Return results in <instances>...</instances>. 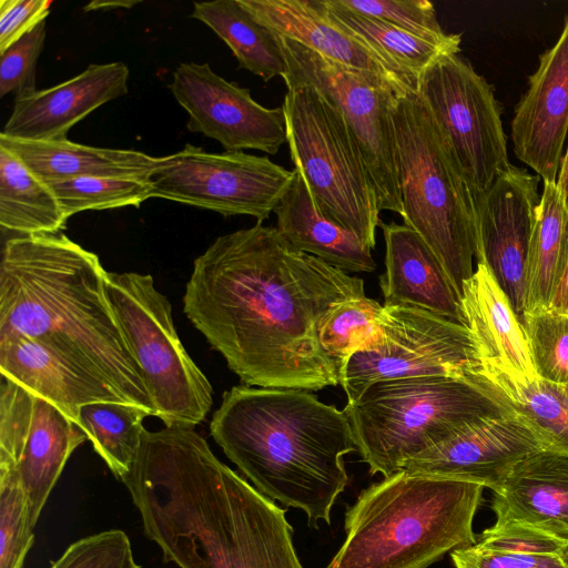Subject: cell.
Wrapping results in <instances>:
<instances>
[{
  "label": "cell",
  "mask_w": 568,
  "mask_h": 568,
  "mask_svg": "<svg viewBox=\"0 0 568 568\" xmlns=\"http://www.w3.org/2000/svg\"><path fill=\"white\" fill-rule=\"evenodd\" d=\"M450 556L456 568H567L558 545L517 535L483 532Z\"/></svg>",
  "instance_id": "34"
},
{
  "label": "cell",
  "mask_w": 568,
  "mask_h": 568,
  "mask_svg": "<svg viewBox=\"0 0 568 568\" xmlns=\"http://www.w3.org/2000/svg\"><path fill=\"white\" fill-rule=\"evenodd\" d=\"M481 485L397 471L345 513V540L325 568H429L476 542Z\"/></svg>",
  "instance_id": "5"
},
{
  "label": "cell",
  "mask_w": 568,
  "mask_h": 568,
  "mask_svg": "<svg viewBox=\"0 0 568 568\" xmlns=\"http://www.w3.org/2000/svg\"><path fill=\"white\" fill-rule=\"evenodd\" d=\"M0 372L54 405L75 424L84 405L126 403L104 382L81 372L44 345L13 333H0Z\"/></svg>",
  "instance_id": "23"
},
{
  "label": "cell",
  "mask_w": 568,
  "mask_h": 568,
  "mask_svg": "<svg viewBox=\"0 0 568 568\" xmlns=\"http://www.w3.org/2000/svg\"><path fill=\"white\" fill-rule=\"evenodd\" d=\"M343 410L371 475L388 477L468 424L508 409L468 377L417 376L376 382Z\"/></svg>",
  "instance_id": "7"
},
{
  "label": "cell",
  "mask_w": 568,
  "mask_h": 568,
  "mask_svg": "<svg viewBox=\"0 0 568 568\" xmlns=\"http://www.w3.org/2000/svg\"><path fill=\"white\" fill-rule=\"evenodd\" d=\"M67 219L88 210L139 207L152 197L149 178L81 176L47 182Z\"/></svg>",
  "instance_id": "35"
},
{
  "label": "cell",
  "mask_w": 568,
  "mask_h": 568,
  "mask_svg": "<svg viewBox=\"0 0 568 568\" xmlns=\"http://www.w3.org/2000/svg\"><path fill=\"white\" fill-rule=\"evenodd\" d=\"M191 17L203 22L225 42L239 68L265 82L287 74L288 67L278 37L257 21L239 0L195 2Z\"/></svg>",
  "instance_id": "28"
},
{
  "label": "cell",
  "mask_w": 568,
  "mask_h": 568,
  "mask_svg": "<svg viewBox=\"0 0 568 568\" xmlns=\"http://www.w3.org/2000/svg\"><path fill=\"white\" fill-rule=\"evenodd\" d=\"M47 34L45 20L0 52V97L36 91V68Z\"/></svg>",
  "instance_id": "40"
},
{
  "label": "cell",
  "mask_w": 568,
  "mask_h": 568,
  "mask_svg": "<svg viewBox=\"0 0 568 568\" xmlns=\"http://www.w3.org/2000/svg\"><path fill=\"white\" fill-rule=\"evenodd\" d=\"M364 281L292 247L256 223L221 235L193 262L183 312L247 386L320 390L339 384L318 328Z\"/></svg>",
  "instance_id": "1"
},
{
  "label": "cell",
  "mask_w": 568,
  "mask_h": 568,
  "mask_svg": "<svg viewBox=\"0 0 568 568\" xmlns=\"http://www.w3.org/2000/svg\"><path fill=\"white\" fill-rule=\"evenodd\" d=\"M567 266L568 212L556 183H544L527 258L524 315L549 308Z\"/></svg>",
  "instance_id": "29"
},
{
  "label": "cell",
  "mask_w": 568,
  "mask_h": 568,
  "mask_svg": "<svg viewBox=\"0 0 568 568\" xmlns=\"http://www.w3.org/2000/svg\"><path fill=\"white\" fill-rule=\"evenodd\" d=\"M295 171L267 156L243 151L207 152L186 144L162 158L149 175L152 197L214 211L248 215L262 223L274 212Z\"/></svg>",
  "instance_id": "12"
},
{
  "label": "cell",
  "mask_w": 568,
  "mask_h": 568,
  "mask_svg": "<svg viewBox=\"0 0 568 568\" xmlns=\"http://www.w3.org/2000/svg\"><path fill=\"white\" fill-rule=\"evenodd\" d=\"M561 388H562V390H564V393H565L566 397L568 398V384H567V385L561 386Z\"/></svg>",
  "instance_id": "46"
},
{
  "label": "cell",
  "mask_w": 568,
  "mask_h": 568,
  "mask_svg": "<svg viewBox=\"0 0 568 568\" xmlns=\"http://www.w3.org/2000/svg\"><path fill=\"white\" fill-rule=\"evenodd\" d=\"M556 186L561 202L568 212V146L565 155L561 158Z\"/></svg>",
  "instance_id": "43"
},
{
  "label": "cell",
  "mask_w": 568,
  "mask_h": 568,
  "mask_svg": "<svg viewBox=\"0 0 568 568\" xmlns=\"http://www.w3.org/2000/svg\"><path fill=\"white\" fill-rule=\"evenodd\" d=\"M337 6L378 19L429 42L460 52V34L446 33L427 0H333Z\"/></svg>",
  "instance_id": "36"
},
{
  "label": "cell",
  "mask_w": 568,
  "mask_h": 568,
  "mask_svg": "<svg viewBox=\"0 0 568 568\" xmlns=\"http://www.w3.org/2000/svg\"><path fill=\"white\" fill-rule=\"evenodd\" d=\"M169 89L189 115L187 130L216 140L225 151L274 155L286 143L283 106L258 104L250 89L226 81L206 62L179 64Z\"/></svg>",
  "instance_id": "15"
},
{
  "label": "cell",
  "mask_w": 568,
  "mask_h": 568,
  "mask_svg": "<svg viewBox=\"0 0 568 568\" xmlns=\"http://www.w3.org/2000/svg\"><path fill=\"white\" fill-rule=\"evenodd\" d=\"M105 291L155 417L165 426L194 428L211 409L213 389L179 338L169 300L151 275L135 272H108Z\"/></svg>",
  "instance_id": "9"
},
{
  "label": "cell",
  "mask_w": 568,
  "mask_h": 568,
  "mask_svg": "<svg viewBox=\"0 0 568 568\" xmlns=\"http://www.w3.org/2000/svg\"><path fill=\"white\" fill-rule=\"evenodd\" d=\"M329 14L358 40L366 43L390 67L417 85L420 74L438 58L458 53L378 19L356 13L323 0Z\"/></svg>",
  "instance_id": "32"
},
{
  "label": "cell",
  "mask_w": 568,
  "mask_h": 568,
  "mask_svg": "<svg viewBox=\"0 0 568 568\" xmlns=\"http://www.w3.org/2000/svg\"><path fill=\"white\" fill-rule=\"evenodd\" d=\"M404 224L442 262L459 297L477 247L474 199L458 162L416 90L392 108Z\"/></svg>",
  "instance_id": "6"
},
{
  "label": "cell",
  "mask_w": 568,
  "mask_h": 568,
  "mask_svg": "<svg viewBox=\"0 0 568 568\" xmlns=\"http://www.w3.org/2000/svg\"><path fill=\"white\" fill-rule=\"evenodd\" d=\"M536 375L551 384H568V313L551 308L524 315Z\"/></svg>",
  "instance_id": "37"
},
{
  "label": "cell",
  "mask_w": 568,
  "mask_h": 568,
  "mask_svg": "<svg viewBox=\"0 0 568 568\" xmlns=\"http://www.w3.org/2000/svg\"><path fill=\"white\" fill-rule=\"evenodd\" d=\"M51 6L50 0H1L0 52L44 21Z\"/></svg>",
  "instance_id": "41"
},
{
  "label": "cell",
  "mask_w": 568,
  "mask_h": 568,
  "mask_svg": "<svg viewBox=\"0 0 568 568\" xmlns=\"http://www.w3.org/2000/svg\"><path fill=\"white\" fill-rule=\"evenodd\" d=\"M145 536L180 568H303L286 509L182 426L144 429L121 478Z\"/></svg>",
  "instance_id": "2"
},
{
  "label": "cell",
  "mask_w": 568,
  "mask_h": 568,
  "mask_svg": "<svg viewBox=\"0 0 568 568\" xmlns=\"http://www.w3.org/2000/svg\"><path fill=\"white\" fill-rule=\"evenodd\" d=\"M560 557L568 568V545L561 547Z\"/></svg>",
  "instance_id": "45"
},
{
  "label": "cell",
  "mask_w": 568,
  "mask_h": 568,
  "mask_svg": "<svg viewBox=\"0 0 568 568\" xmlns=\"http://www.w3.org/2000/svg\"><path fill=\"white\" fill-rule=\"evenodd\" d=\"M460 302L481 362L511 375L537 376L524 325L485 263H476L473 275L464 283Z\"/></svg>",
  "instance_id": "24"
},
{
  "label": "cell",
  "mask_w": 568,
  "mask_h": 568,
  "mask_svg": "<svg viewBox=\"0 0 568 568\" xmlns=\"http://www.w3.org/2000/svg\"><path fill=\"white\" fill-rule=\"evenodd\" d=\"M129 75L124 62L93 63L62 83L16 97L1 134L28 141L67 139L92 111L128 93Z\"/></svg>",
  "instance_id": "19"
},
{
  "label": "cell",
  "mask_w": 568,
  "mask_h": 568,
  "mask_svg": "<svg viewBox=\"0 0 568 568\" xmlns=\"http://www.w3.org/2000/svg\"><path fill=\"white\" fill-rule=\"evenodd\" d=\"M87 439L54 405L1 376L0 467L18 473L33 527L68 459Z\"/></svg>",
  "instance_id": "14"
},
{
  "label": "cell",
  "mask_w": 568,
  "mask_h": 568,
  "mask_svg": "<svg viewBox=\"0 0 568 568\" xmlns=\"http://www.w3.org/2000/svg\"><path fill=\"white\" fill-rule=\"evenodd\" d=\"M276 36L296 41L344 65L376 73L403 91L416 84L342 27L323 0H239Z\"/></svg>",
  "instance_id": "21"
},
{
  "label": "cell",
  "mask_w": 568,
  "mask_h": 568,
  "mask_svg": "<svg viewBox=\"0 0 568 568\" xmlns=\"http://www.w3.org/2000/svg\"><path fill=\"white\" fill-rule=\"evenodd\" d=\"M153 413L122 402H97L80 408L78 426L113 475L121 478L131 469L144 432L143 419Z\"/></svg>",
  "instance_id": "31"
},
{
  "label": "cell",
  "mask_w": 568,
  "mask_h": 568,
  "mask_svg": "<svg viewBox=\"0 0 568 568\" xmlns=\"http://www.w3.org/2000/svg\"><path fill=\"white\" fill-rule=\"evenodd\" d=\"M67 217L50 186L0 146V224L19 235L55 234Z\"/></svg>",
  "instance_id": "30"
},
{
  "label": "cell",
  "mask_w": 568,
  "mask_h": 568,
  "mask_svg": "<svg viewBox=\"0 0 568 568\" xmlns=\"http://www.w3.org/2000/svg\"><path fill=\"white\" fill-rule=\"evenodd\" d=\"M379 321L382 345L354 354L341 374L347 403L376 382L417 376L467 377L481 363L465 325L408 306L383 305Z\"/></svg>",
  "instance_id": "13"
},
{
  "label": "cell",
  "mask_w": 568,
  "mask_h": 568,
  "mask_svg": "<svg viewBox=\"0 0 568 568\" xmlns=\"http://www.w3.org/2000/svg\"><path fill=\"white\" fill-rule=\"evenodd\" d=\"M541 449L546 444L539 434L508 409L468 424L409 460L403 470L475 483L494 491L518 462Z\"/></svg>",
  "instance_id": "17"
},
{
  "label": "cell",
  "mask_w": 568,
  "mask_h": 568,
  "mask_svg": "<svg viewBox=\"0 0 568 568\" xmlns=\"http://www.w3.org/2000/svg\"><path fill=\"white\" fill-rule=\"evenodd\" d=\"M549 308L568 313V266L552 296Z\"/></svg>",
  "instance_id": "42"
},
{
  "label": "cell",
  "mask_w": 568,
  "mask_h": 568,
  "mask_svg": "<svg viewBox=\"0 0 568 568\" xmlns=\"http://www.w3.org/2000/svg\"><path fill=\"white\" fill-rule=\"evenodd\" d=\"M278 40L288 67L286 75L313 85L344 118L372 176L379 211L402 215L392 108L397 97L407 91L376 73L329 60L291 39Z\"/></svg>",
  "instance_id": "10"
},
{
  "label": "cell",
  "mask_w": 568,
  "mask_h": 568,
  "mask_svg": "<svg viewBox=\"0 0 568 568\" xmlns=\"http://www.w3.org/2000/svg\"><path fill=\"white\" fill-rule=\"evenodd\" d=\"M382 310L383 305L364 295L336 304L322 320L320 344L335 363L339 377L354 354L382 345Z\"/></svg>",
  "instance_id": "33"
},
{
  "label": "cell",
  "mask_w": 568,
  "mask_h": 568,
  "mask_svg": "<svg viewBox=\"0 0 568 568\" xmlns=\"http://www.w3.org/2000/svg\"><path fill=\"white\" fill-rule=\"evenodd\" d=\"M106 273L98 255L63 233L9 239L0 264V333L44 345L155 416L108 301Z\"/></svg>",
  "instance_id": "3"
},
{
  "label": "cell",
  "mask_w": 568,
  "mask_h": 568,
  "mask_svg": "<svg viewBox=\"0 0 568 568\" xmlns=\"http://www.w3.org/2000/svg\"><path fill=\"white\" fill-rule=\"evenodd\" d=\"M469 378L532 427L546 449L568 456V398L561 386L538 376L511 375L488 362H481Z\"/></svg>",
  "instance_id": "27"
},
{
  "label": "cell",
  "mask_w": 568,
  "mask_h": 568,
  "mask_svg": "<svg viewBox=\"0 0 568 568\" xmlns=\"http://www.w3.org/2000/svg\"><path fill=\"white\" fill-rule=\"evenodd\" d=\"M286 143L321 211L373 250L379 207L362 151L339 111L313 85L283 78Z\"/></svg>",
  "instance_id": "8"
},
{
  "label": "cell",
  "mask_w": 568,
  "mask_h": 568,
  "mask_svg": "<svg viewBox=\"0 0 568 568\" xmlns=\"http://www.w3.org/2000/svg\"><path fill=\"white\" fill-rule=\"evenodd\" d=\"M141 1H131V0H115V1H101L94 0L83 7L85 12L88 11H98V10H113V9H131L132 7L139 4Z\"/></svg>",
  "instance_id": "44"
},
{
  "label": "cell",
  "mask_w": 568,
  "mask_h": 568,
  "mask_svg": "<svg viewBox=\"0 0 568 568\" xmlns=\"http://www.w3.org/2000/svg\"><path fill=\"white\" fill-rule=\"evenodd\" d=\"M568 132V16L556 43L539 55L536 71L510 124L516 156L542 183H556Z\"/></svg>",
  "instance_id": "18"
},
{
  "label": "cell",
  "mask_w": 568,
  "mask_h": 568,
  "mask_svg": "<svg viewBox=\"0 0 568 568\" xmlns=\"http://www.w3.org/2000/svg\"><path fill=\"white\" fill-rule=\"evenodd\" d=\"M0 146L45 183L81 176L149 178L158 162L140 151L90 146L68 139L28 141L0 134Z\"/></svg>",
  "instance_id": "26"
},
{
  "label": "cell",
  "mask_w": 568,
  "mask_h": 568,
  "mask_svg": "<svg viewBox=\"0 0 568 568\" xmlns=\"http://www.w3.org/2000/svg\"><path fill=\"white\" fill-rule=\"evenodd\" d=\"M385 272L379 276L384 306L416 307L466 326L460 297L442 262L413 229L379 223Z\"/></svg>",
  "instance_id": "22"
},
{
  "label": "cell",
  "mask_w": 568,
  "mask_h": 568,
  "mask_svg": "<svg viewBox=\"0 0 568 568\" xmlns=\"http://www.w3.org/2000/svg\"><path fill=\"white\" fill-rule=\"evenodd\" d=\"M49 568H140L126 534L105 530L71 544Z\"/></svg>",
  "instance_id": "39"
},
{
  "label": "cell",
  "mask_w": 568,
  "mask_h": 568,
  "mask_svg": "<svg viewBox=\"0 0 568 568\" xmlns=\"http://www.w3.org/2000/svg\"><path fill=\"white\" fill-rule=\"evenodd\" d=\"M276 230L295 250L351 272H373L371 248L352 231L326 216L302 174L295 176L274 210Z\"/></svg>",
  "instance_id": "25"
},
{
  "label": "cell",
  "mask_w": 568,
  "mask_h": 568,
  "mask_svg": "<svg viewBox=\"0 0 568 568\" xmlns=\"http://www.w3.org/2000/svg\"><path fill=\"white\" fill-rule=\"evenodd\" d=\"M494 526L568 545V456L541 449L518 462L494 490Z\"/></svg>",
  "instance_id": "20"
},
{
  "label": "cell",
  "mask_w": 568,
  "mask_h": 568,
  "mask_svg": "<svg viewBox=\"0 0 568 568\" xmlns=\"http://www.w3.org/2000/svg\"><path fill=\"white\" fill-rule=\"evenodd\" d=\"M540 178L510 164L474 199L476 263H485L524 323L525 276L541 195Z\"/></svg>",
  "instance_id": "16"
},
{
  "label": "cell",
  "mask_w": 568,
  "mask_h": 568,
  "mask_svg": "<svg viewBox=\"0 0 568 568\" xmlns=\"http://www.w3.org/2000/svg\"><path fill=\"white\" fill-rule=\"evenodd\" d=\"M210 432L258 491L303 510L313 528L331 523L348 483L343 457L356 450L344 410L308 390L234 386Z\"/></svg>",
  "instance_id": "4"
},
{
  "label": "cell",
  "mask_w": 568,
  "mask_h": 568,
  "mask_svg": "<svg viewBox=\"0 0 568 568\" xmlns=\"http://www.w3.org/2000/svg\"><path fill=\"white\" fill-rule=\"evenodd\" d=\"M416 92L446 138L471 193L487 190L511 163L494 88L458 53L418 78Z\"/></svg>",
  "instance_id": "11"
},
{
  "label": "cell",
  "mask_w": 568,
  "mask_h": 568,
  "mask_svg": "<svg viewBox=\"0 0 568 568\" xmlns=\"http://www.w3.org/2000/svg\"><path fill=\"white\" fill-rule=\"evenodd\" d=\"M27 493L18 473L0 467V568H22L34 539Z\"/></svg>",
  "instance_id": "38"
}]
</instances>
